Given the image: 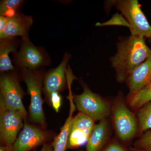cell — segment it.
Returning <instances> with one entry per match:
<instances>
[{
    "instance_id": "obj_17",
    "label": "cell",
    "mask_w": 151,
    "mask_h": 151,
    "mask_svg": "<svg viewBox=\"0 0 151 151\" xmlns=\"http://www.w3.org/2000/svg\"><path fill=\"white\" fill-rule=\"evenodd\" d=\"M150 101H151V83L137 94L128 98L127 100L130 107L134 110L141 108Z\"/></svg>"
},
{
    "instance_id": "obj_7",
    "label": "cell",
    "mask_w": 151,
    "mask_h": 151,
    "mask_svg": "<svg viewBox=\"0 0 151 151\" xmlns=\"http://www.w3.org/2000/svg\"><path fill=\"white\" fill-rule=\"evenodd\" d=\"M20 48L14 53L15 62L22 70H37L49 62L48 56L42 49L34 45L29 37L22 38Z\"/></svg>"
},
{
    "instance_id": "obj_19",
    "label": "cell",
    "mask_w": 151,
    "mask_h": 151,
    "mask_svg": "<svg viewBox=\"0 0 151 151\" xmlns=\"http://www.w3.org/2000/svg\"><path fill=\"white\" fill-rule=\"evenodd\" d=\"M24 1L22 0H4L0 3L1 16L11 17L19 14V9Z\"/></svg>"
},
{
    "instance_id": "obj_3",
    "label": "cell",
    "mask_w": 151,
    "mask_h": 151,
    "mask_svg": "<svg viewBox=\"0 0 151 151\" xmlns=\"http://www.w3.org/2000/svg\"><path fill=\"white\" fill-rule=\"evenodd\" d=\"M111 113L119 139L124 142L132 140L139 132L138 119L127 107L122 93L114 100Z\"/></svg>"
},
{
    "instance_id": "obj_11",
    "label": "cell",
    "mask_w": 151,
    "mask_h": 151,
    "mask_svg": "<svg viewBox=\"0 0 151 151\" xmlns=\"http://www.w3.org/2000/svg\"><path fill=\"white\" fill-rule=\"evenodd\" d=\"M126 82L129 90L128 98L133 97L151 83V54L130 73Z\"/></svg>"
},
{
    "instance_id": "obj_27",
    "label": "cell",
    "mask_w": 151,
    "mask_h": 151,
    "mask_svg": "<svg viewBox=\"0 0 151 151\" xmlns=\"http://www.w3.org/2000/svg\"><path fill=\"white\" fill-rule=\"evenodd\" d=\"M130 150L132 151H151V150L148 151H145V150H136V149H134V148L131 147L130 148Z\"/></svg>"
},
{
    "instance_id": "obj_9",
    "label": "cell",
    "mask_w": 151,
    "mask_h": 151,
    "mask_svg": "<svg viewBox=\"0 0 151 151\" xmlns=\"http://www.w3.org/2000/svg\"><path fill=\"white\" fill-rule=\"evenodd\" d=\"M94 126L93 119L83 113H78L73 117L67 147L76 148L87 143Z\"/></svg>"
},
{
    "instance_id": "obj_15",
    "label": "cell",
    "mask_w": 151,
    "mask_h": 151,
    "mask_svg": "<svg viewBox=\"0 0 151 151\" xmlns=\"http://www.w3.org/2000/svg\"><path fill=\"white\" fill-rule=\"evenodd\" d=\"M68 97L70 103L69 116L61 128L60 133L54 138V141L52 144L53 151H65L68 148V143L73 121V114L76 108L70 90Z\"/></svg>"
},
{
    "instance_id": "obj_6",
    "label": "cell",
    "mask_w": 151,
    "mask_h": 151,
    "mask_svg": "<svg viewBox=\"0 0 151 151\" xmlns=\"http://www.w3.org/2000/svg\"><path fill=\"white\" fill-rule=\"evenodd\" d=\"M81 94L73 96L76 108L80 113L89 116L94 121L106 119L111 113V107L106 100L94 93L84 84Z\"/></svg>"
},
{
    "instance_id": "obj_5",
    "label": "cell",
    "mask_w": 151,
    "mask_h": 151,
    "mask_svg": "<svg viewBox=\"0 0 151 151\" xmlns=\"http://www.w3.org/2000/svg\"><path fill=\"white\" fill-rule=\"evenodd\" d=\"M14 71L2 73L0 78V99L7 108L20 114L25 120L27 113L22 102L24 92L18 76Z\"/></svg>"
},
{
    "instance_id": "obj_23",
    "label": "cell",
    "mask_w": 151,
    "mask_h": 151,
    "mask_svg": "<svg viewBox=\"0 0 151 151\" xmlns=\"http://www.w3.org/2000/svg\"><path fill=\"white\" fill-rule=\"evenodd\" d=\"M103 151H128L116 142H112Z\"/></svg>"
},
{
    "instance_id": "obj_26",
    "label": "cell",
    "mask_w": 151,
    "mask_h": 151,
    "mask_svg": "<svg viewBox=\"0 0 151 151\" xmlns=\"http://www.w3.org/2000/svg\"><path fill=\"white\" fill-rule=\"evenodd\" d=\"M0 151H12L7 146H1L0 147Z\"/></svg>"
},
{
    "instance_id": "obj_1",
    "label": "cell",
    "mask_w": 151,
    "mask_h": 151,
    "mask_svg": "<svg viewBox=\"0 0 151 151\" xmlns=\"http://www.w3.org/2000/svg\"><path fill=\"white\" fill-rule=\"evenodd\" d=\"M116 48V54L109 60L119 83L126 82L130 73L151 54L145 39L137 36L119 37Z\"/></svg>"
},
{
    "instance_id": "obj_22",
    "label": "cell",
    "mask_w": 151,
    "mask_h": 151,
    "mask_svg": "<svg viewBox=\"0 0 151 151\" xmlns=\"http://www.w3.org/2000/svg\"><path fill=\"white\" fill-rule=\"evenodd\" d=\"M49 100L50 101L52 108L56 112H59L62 103V97L59 92H55L52 94Z\"/></svg>"
},
{
    "instance_id": "obj_12",
    "label": "cell",
    "mask_w": 151,
    "mask_h": 151,
    "mask_svg": "<svg viewBox=\"0 0 151 151\" xmlns=\"http://www.w3.org/2000/svg\"><path fill=\"white\" fill-rule=\"evenodd\" d=\"M71 55L65 53L62 61L58 67L50 70L44 79V88L47 96L49 99L53 92H60L64 88L66 83V66Z\"/></svg>"
},
{
    "instance_id": "obj_8",
    "label": "cell",
    "mask_w": 151,
    "mask_h": 151,
    "mask_svg": "<svg viewBox=\"0 0 151 151\" xmlns=\"http://www.w3.org/2000/svg\"><path fill=\"white\" fill-rule=\"evenodd\" d=\"M20 114L7 108L0 99V138L2 143L12 150L18 133L24 127Z\"/></svg>"
},
{
    "instance_id": "obj_18",
    "label": "cell",
    "mask_w": 151,
    "mask_h": 151,
    "mask_svg": "<svg viewBox=\"0 0 151 151\" xmlns=\"http://www.w3.org/2000/svg\"><path fill=\"white\" fill-rule=\"evenodd\" d=\"M137 119L140 134L151 129V101L141 108L137 114Z\"/></svg>"
},
{
    "instance_id": "obj_2",
    "label": "cell",
    "mask_w": 151,
    "mask_h": 151,
    "mask_svg": "<svg viewBox=\"0 0 151 151\" xmlns=\"http://www.w3.org/2000/svg\"><path fill=\"white\" fill-rule=\"evenodd\" d=\"M113 6L121 12L129 23L131 35L151 38V25L141 9L137 0H112L105 2L106 12Z\"/></svg>"
},
{
    "instance_id": "obj_21",
    "label": "cell",
    "mask_w": 151,
    "mask_h": 151,
    "mask_svg": "<svg viewBox=\"0 0 151 151\" xmlns=\"http://www.w3.org/2000/svg\"><path fill=\"white\" fill-rule=\"evenodd\" d=\"M134 149L139 150H151V131H147L134 144Z\"/></svg>"
},
{
    "instance_id": "obj_29",
    "label": "cell",
    "mask_w": 151,
    "mask_h": 151,
    "mask_svg": "<svg viewBox=\"0 0 151 151\" xmlns=\"http://www.w3.org/2000/svg\"></svg>"
},
{
    "instance_id": "obj_16",
    "label": "cell",
    "mask_w": 151,
    "mask_h": 151,
    "mask_svg": "<svg viewBox=\"0 0 151 151\" xmlns=\"http://www.w3.org/2000/svg\"><path fill=\"white\" fill-rule=\"evenodd\" d=\"M0 70L1 73L10 72L15 70L9 55L15 53L19 42L14 38L0 39Z\"/></svg>"
},
{
    "instance_id": "obj_10",
    "label": "cell",
    "mask_w": 151,
    "mask_h": 151,
    "mask_svg": "<svg viewBox=\"0 0 151 151\" xmlns=\"http://www.w3.org/2000/svg\"><path fill=\"white\" fill-rule=\"evenodd\" d=\"M50 137L45 130L25 123L13 146L12 151H29L45 142Z\"/></svg>"
},
{
    "instance_id": "obj_14",
    "label": "cell",
    "mask_w": 151,
    "mask_h": 151,
    "mask_svg": "<svg viewBox=\"0 0 151 151\" xmlns=\"http://www.w3.org/2000/svg\"><path fill=\"white\" fill-rule=\"evenodd\" d=\"M109 128L106 119L95 125L86 143V151H100L103 148L108 140Z\"/></svg>"
},
{
    "instance_id": "obj_24",
    "label": "cell",
    "mask_w": 151,
    "mask_h": 151,
    "mask_svg": "<svg viewBox=\"0 0 151 151\" xmlns=\"http://www.w3.org/2000/svg\"><path fill=\"white\" fill-rule=\"evenodd\" d=\"M8 22V18L0 16V33L2 32L6 26Z\"/></svg>"
},
{
    "instance_id": "obj_20",
    "label": "cell",
    "mask_w": 151,
    "mask_h": 151,
    "mask_svg": "<svg viewBox=\"0 0 151 151\" xmlns=\"http://www.w3.org/2000/svg\"><path fill=\"white\" fill-rule=\"evenodd\" d=\"M96 26L105 27L108 26H121L126 27L130 29V26L127 20L123 16L122 14L119 13L114 14L111 19L103 23H97Z\"/></svg>"
},
{
    "instance_id": "obj_4",
    "label": "cell",
    "mask_w": 151,
    "mask_h": 151,
    "mask_svg": "<svg viewBox=\"0 0 151 151\" xmlns=\"http://www.w3.org/2000/svg\"><path fill=\"white\" fill-rule=\"evenodd\" d=\"M22 75L30 96L29 113L33 122L39 124L43 128L46 126L43 109L42 89L43 75L38 70H22Z\"/></svg>"
},
{
    "instance_id": "obj_25",
    "label": "cell",
    "mask_w": 151,
    "mask_h": 151,
    "mask_svg": "<svg viewBox=\"0 0 151 151\" xmlns=\"http://www.w3.org/2000/svg\"><path fill=\"white\" fill-rule=\"evenodd\" d=\"M39 151H53V147L52 144L45 143Z\"/></svg>"
},
{
    "instance_id": "obj_13",
    "label": "cell",
    "mask_w": 151,
    "mask_h": 151,
    "mask_svg": "<svg viewBox=\"0 0 151 151\" xmlns=\"http://www.w3.org/2000/svg\"><path fill=\"white\" fill-rule=\"evenodd\" d=\"M7 18V24L0 33V39L11 38L17 36L22 38L28 37L29 31L33 24L31 16L19 13L13 17Z\"/></svg>"
},
{
    "instance_id": "obj_28",
    "label": "cell",
    "mask_w": 151,
    "mask_h": 151,
    "mask_svg": "<svg viewBox=\"0 0 151 151\" xmlns=\"http://www.w3.org/2000/svg\"><path fill=\"white\" fill-rule=\"evenodd\" d=\"M149 42H150V43H151V38L150 39H149Z\"/></svg>"
}]
</instances>
